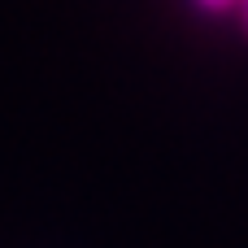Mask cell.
<instances>
[{"label": "cell", "mask_w": 248, "mask_h": 248, "mask_svg": "<svg viewBox=\"0 0 248 248\" xmlns=\"http://www.w3.org/2000/svg\"><path fill=\"white\" fill-rule=\"evenodd\" d=\"M209 9H227V4H235V0H205Z\"/></svg>", "instance_id": "obj_1"}]
</instances>
